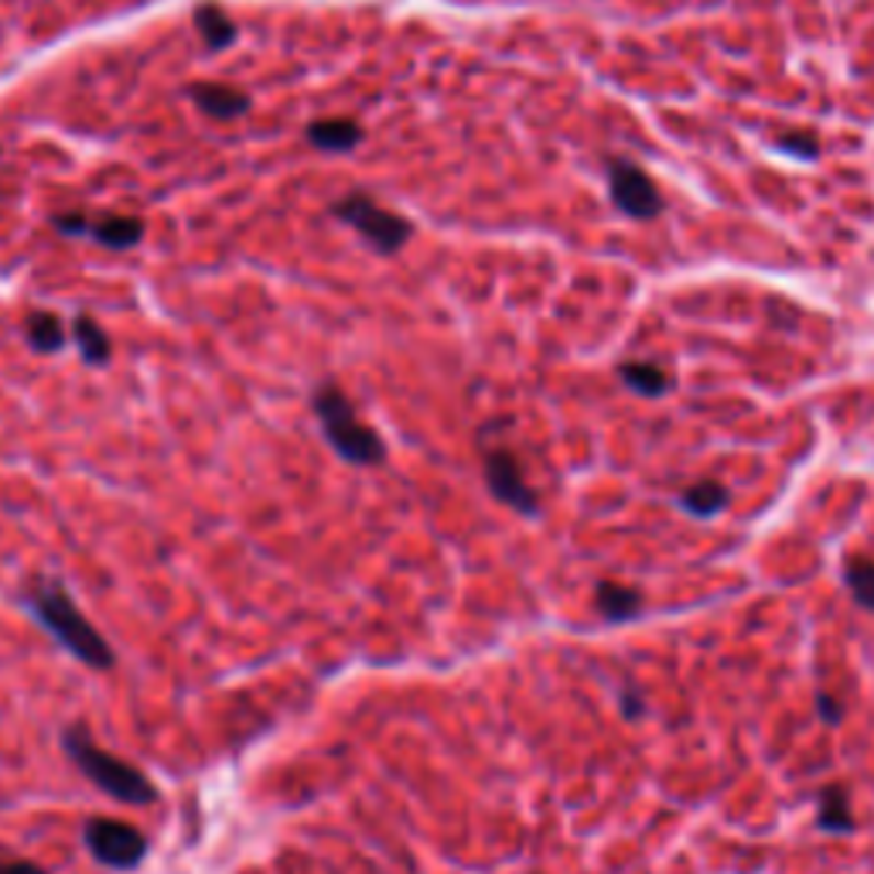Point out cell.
Listing matches in <instances>:
<instances>
[{
  "mask_svg": "<svg viewBox=\"0 0 874 874\" xmlns=\"http://www.w3.org/2000/svg\"><path fill=\"white\" fill-rule=\"evenodd\" d=\"M608 184H612V202L632 218H652L663 209L656 184L632 161H612Z\"/></svg>",
  "mask_w": 874,
  "mask_h": 874,
  "instance_id": "cell-7",
  "label": "cell"
},
{
  "mask_svg": "<svg viewBox=\"0 0 874 874\" xmlns=\"http://www.w3.org/2000/svg\"><path fill=\"white\" fill-rule=\"evenodd\" d=\"M189 100L212 120H236L249 110V97L236 86L223 82H195L189 89Z\"/></svg>",
  "mask_w": 874,
  "mask_h": 874,
  "instance_id": "cell-8",
  "label": "cell"
},
{
  "mask_svg": "<svg viewBox=\"0 0 874 874\" xmlns=\"http://www.w3.org/2000/svg\"><path fill=\"white\" fill-rule=\"evenodd\" d=\"M24 608L35 615L38 626L61 649L72 652L76 660L86 663L89 670H110L116 663V656H113L110 642L103 639V632L89 626V618L82 615V608L76 605V598L58 581L42 578L35 587L27 591Z\"/></svg>",
  "mask_w": 874,
  "mask_h": 874,
  "instance_id": "cell-1",
  "label": "cell"
},
{
  "mask_svg": "<svg viewBox=\"0 0 874 874\" xmlns=\"http://www.w3.org/2000/svg\"><path fill=\"white\" fill-rule=\"evenodd\" d=\"M680 506L691 513V516H714L728 506V489L717 485V482H701V485H691L683 495H680Z\"/></svg>",
  "mask_w": 874,
  "mask_h": 874,
  "instance_id": "cell-16",
  "label": "cell"
},
{
  "mask_svg": "<svg viewBox=\"0 0 874 874\" xmlns=\"http://www.w3.org/2000/svg\"><path fill=\"white\" fill-rule=\"evenodd\" d=\"M311 411H315L325 441L332 445V451L359 468L369 464H383L386 461V445L383 437L366 427L352 407V400L341 393L335 383H322L315 393H311Z\"/></svg>",
  "mask_w": 874,
  "mask_h": 874,
  "instance_id": "cell-2",
  "label": "cell"
},
{
  "mask_svg": "<svg viewBox=\"0 0 874 874\" xmlns=\"http://www.w3.org/2000/svg\"><path fill=\"white\" fill-rule=\"evenodd\" d=\"M61 752H66L72 765L110 799L131 803V806H147L158 799V789H154V783L141 769L103 752V748L86 735V728L61 731Z\"/></svg>",
  "mask_w": 874,
  "mask_h": 874,
  "instance_id": "cell-3",
  "label": "cell"
},
{
  "mask_svg": "<svg viewBox=\"0 0 874 874\" xmlns=\"http://www.w3.org/2000/svg\"><path fill=\"white\" fill-rule=\"evenodd\" d=\"M618 377L629 390L642 396H660L670 390V377L656 362H626V366H618Z\"/></svg>",
  "mask_w": 874,
  "mask_h": 874,
  "instance_id": "cell-15",
  "label": "cell"
},
{
  "mask_svg": "<svg viewBox=\"0 0 874 874\" xmlns=\"http://www.w3.org/2000/svg\"><path fill=\"white\" fill-rule=\"evenodd\" d=\"M0 874H48L38 864L21 861V858H0Z\"/></svg>",
  "mask_w": 874,
  "mask_h": 874,
  "instance_id": "cell-20",
  "label": "cell"
},
{
  "mask_svg": "<svg viewBox=\"0 0 874 874\" xmlns=\"http://www.w3.org/2000/svg\"><path fill=\"white\" fill-rule=\"evenodd\" d=\"M332 215L338 218V223L352 226L383 257L400 254V249L407 246V239L414 236L411 218H403L400 212L383 209L377 199H369L362 192H352V195H346L341 202H335L332 205Z\"/></svg>",
  "mask_w": 874,
  "mask_h": 874,
  "instance_id": "cell-4",
  "label": "cell"
},
{
  "mask_svg": "<svg viewBox=\"0 0 874 874\" xmlns=\"http://www.w3.org/2000/svg\"><path fill=\"white\" fill-rule=\"evenodd\" d=\"M844 578H848V587L858 605L864 608H874V560L867 557H851L848 568H844Z\"/></svg>",
  "mask_w": 874,
  "mask_h": 874,
  "instance_id": "cell-17",
  "label": "cell"
},
{
  "mask_svg": "<svg viewBox=\"0 0 874 874\" xmlns=\"http://www.w3.org/2000/svg\"><path fill=\"white\" fill-rule=\"evenodd\" d=\"M24 335H27V346L42 352V356H52V352H61L66 349V325H61L58 315L52 311H31L27 322H24Z\"/></svg>",
  "mask_w": 874,
  "mask_h": 874,
  "instance_id": "cell-11",
  "label": "cell"
},
{
  "mask_svg": "<svg viewBox=\"0 0 874 874\" xmlns=\"http://www.w3.org/2000/svg\"><path fill=\"white\" fill-rule=\"evenodd\" d=\"M52 226H55L61 236H89V229H92V223H89V218H86L82 212H58V215L52 218Z\"/></svg>",
  "mask_w": 874,
  "mask_h": 874,
  "instance_id": "cell-19",
  "label": "cell"
},
{
  "mask_svg": "<svg viewBox=\"0 0 874 874\" xmlns=\"http://www.w3.org/2000/svg\"><path fill=\"white\" fill-rule=\"evenodd\" d=\"M195 27H199L202 42L212 52L229 48L236 42V24H233V18L223 8H218V4H199L195 8Z\"/></svg>",
  "mask_w": 874,
  "mask_h": 874,
  "instance_id": "cell-13",
  "label": "cell"
},
{
  "mask_svg": "<svg viewBox=\"0 0 874 874\" xmlns=\"http://www.w3.org/2000/svg\"><path fill=\"white\" fill-rule=\"evenodd\" d=\"M621 710H626V714H632V717H636V714H642V704H639V694H636V691H632V694H626V697H621Z\"/></svg>",
  "mask_w": 874,
  "mask_h": 874,
  "instance_id": "cell-22",
  "label": "cell"
},
{
  "mask_svg": "<svg viewBox=\"0 0 874 874\" xmlns=\"http://www.w3.org/2000/svg\"><path fill=\"white\" fill-rule=\"evenodd\" d=\"M482 472H485V485L489 492L498 498V503H506L526 516H534L537 513V492L526 485L523 479V468L519 461L506 451V448H492L485 451L482 458Z\"/></svg>",
  "mask_w": 874,
  "mask_h": 874,
  "instance_id": "cell-6",
  "label": "cell"
},
{
  "mask_svg": "<svg viewBox=\"0 0 874 874\" xmlns=\"http://www.w3.org/2000/svg\"><path fill=\"white\" fill-rule=\"evenodd\" d=\"M72 338L79 346L82 362H89V366H107L110 362V338L89 315H76L72 318Z\"/></svg>",
  "mask_w": 874,
  "mask_h": 874,
  "instance_id": "cell-14",
  "label": "cell"
},
{
  "mask_svg": "<svg viewBox=\"0 0 874 874\" xmlns=\"http://www.w3.org/2000/svg\"><path fill=\"white\" fill-rule=\"evenodd\" d=\"M82 840H86V851L113 871H134L147 858V848H150L147 837L137 827L123 823V820H110V817L86 820Z\"/></svg>",
  "mask_w": 874,
  "mask_h": 874,
  "instance_id": "cell-5",
  "label": "cell"
},
{
  "mask_svg": "<svg viewBox=\"0 0 874 874\" xmlns=\"http://www.w3.org/2000/svg\"><path fill=\"white\" fill-rule=\"evenodd\" d=\"M89 236L107 249H134L144 239V223L137 215H103L92 223Z\"/></svg>",
  "mask_w": 874,
  "mask_h": 874,
  "instance_id": "cell-10",
  "label": "cell"
},
{
  "mask_svg": "<svg viewBox=\"0 0 874 874\" xmlns=\"http://www.w3.org/2000/svg\"><path fill=\"white\" fill-rule=\"evenodd\" d=\"M817 710H820V714L827 717V721H830V725H837V721H840V707H837V704H833V701H830L827 694H820V697H817Z\"/></svg>",
  "mask_w": 874,
  "mask_h": 874,
  "instance_id": "cell-21",
  "label": "cell"
},
{
  "mask_svg": "<svg viewBox=\"0 0 874 874\" xmlns=\"http://www.w3.org/2000/svg\"><path fill=\"white\" fill-rule=\"evenodd\" d=\"M304 137L315 144L318 150H328V154H349L362 144L366 131L359 127L356 120L349 116H332V120H315L307 123Z\"/></svg>",
  "mask_w": 874,
  "mask_h": 874,
  "instance_id": "cell-9",
  "label": "cell"
},
{
  "mask_svg": "<svg viewBox=\"0 0 874 874\" xmlns=\"http://www.w3.org/2000/svg\"><path fill=\"white\" fill-rule=\"evenodd\" d=\"M595 602H598V612H602L608 621L636 618L639 608H642V595H639V591H636V587H626V584H615V581H602V584H598Z\"/></svg>",
  "mask_w": 874,
  "mask_h": 874,
  "instance_id": "cell-12",
  "label": "cell"
},
{
  "mask_svg": "<svg viewBox=\"0 0 874 874\" xmlns=\"http://www.w3.org/2000/svg\"><path fill=\"white\" fill-rule=\"evenodd\" d=\"M820 823L827 830H851V806H848V793L844 789H827L820 796Z\"/></svg>",
  "mask_w": 874,
  "mask_h": 874,
  "instance_id": "cell-18",
  "label": "cell"
}]
</instances>
